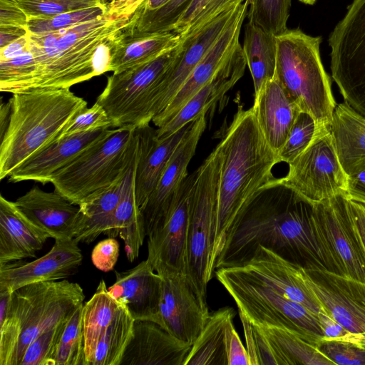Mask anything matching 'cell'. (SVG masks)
I'll return each mask as SVG.
<instances>
[{
  "mask_svg": "<svg viewBox=\"0 0 365 365\" xmlns=\"http://www.w3.org/2000/svg\"><path fill=\"white\" fill-rule=\"evenodd\" d=\"M112 130L97 129L57 140L15 169L8 177L9 181L51 182L52 177L59 170L108 135Z\"/></svg>",
  "mask_w": 365,
  "mask_h": 365,
  "instance_id": "obj_25",
  "label": "cell"
},
{
  "mask_svg": "<svg viewBox=\"0 0 365 365\" xmlns=\"http://www.w3.org/2000/svg\"><path fill=\"white\" fill-rule=\"evenodd\" d=\"M163 277L160 315L163 328L182 342L192 345L210 316L204 304L184 273L160 274Z\"/></svg>",
  "mask_w": 365,
  "mask_h": 365,
  "instance_id": "obj_17",
  "label": "cell"
},
{
  "mask_svg": "<svg viewBox=\"0 0 365 365\" xmlns=\"http://www.w3.org/2000/svg\"><path fill=\"white\" fill-rule=\"evenodd\" d=\"M299 1L305 4L312 5L316 2L317 0H299Z\"/></svg>",
  "mask_w": 365,
  "mask_h": 365,
  "instance_id": "obj_61",
  "label": "cell"
},
{
  "mask_svg": "<svg viewBox=\"0 0 365 365\" xmlns=\"http://www.w3.org/2000/svg\"><path fill=\"white\" fill-rule=\"evenodd\" d=\"M133 15L109 10L94 20L58 31L28 34L31 61L26 66L21 92L68 88L97 76L93 57L98 46L120 35Z\"/></svg>",
  "mask_w": 365,
  "mask_h": 365,
  "instance_id": "obj_2",
  "label": "cell"
},
{
  "mask_svg": "<svg viewBox=\"0 0 365 365\" xmlns=\"http://www.w3.org/2000/svg\"><path fill=\"white\" fill-rule=\"evenodd\" d=\"M255 326L266 337L277 365H334L317 345L292 331L278 327Z\"/></svg>",
  "mask_w": 365,
  "mask_h": 365,
  "instance_id": "obj_37",
  "label": "cell"
},
{
  "mask_svg": "<svg viewBox=\"0 0 365 365\" xmlns=\"http://www.w3.org/2000/svg\"><path fill=\"white\" fill-rule=\"evenodd\" d=\"M28 16L15 0H0V26L27 27Z\"/></svg>",
  "mask_w": 365,
  "mask_h": 365,
  "instance_id": "obj_50",
  "label": "cell"
},
{
  "mask_svg": "<svg viewBox=\"0 0 365 365\" xmlns=\"http://www.w3.org/2000/svg\"><path fill=\"white\" fill-rule=\"evenodd\" d=\"M276 41L275 76L301 111L329 128L336 104L320 57L322 37L288 29Z\"/></svg>",
  "mask_w": 365,
  "mask_h": 365,
  "instance_id": "obj_6",
  "label": "cell"
},
{
  "mask_svg": "<svg viewBox=\"0 0 365 365\" xmlns=\"http://www.w3.org/2000/svg\"><path fill=\"white\" fill-rule=\"evenodd\" d=\"M314 203L274 178L244 206L229 227L215 269L246 263L263 246L304 269H326L314 225Z\"/></svg>",
  "mask_w": 365,
  "mask_h": 365,
  "instance_id": "obj_1",
  "label": "cell"
},
{
  "mask_svg": "<svg viewBox=\"0 0 365 365\" xmlns=\"http://www.w3.org/2000/svg\"><path fill=\"white\" fill-rule=\"evenodd\" d=\"M318 348L334 365H365V350L353 344L322 340Z\"/></svg>",
  "mask_w": 365,
  "mask_h": 365,
  "instance_id": "obj_47",
  "label": "cell"
},
{
  "mask_svg": "<svg viewBox=\"0 0 365 365\" xmlns=\"http://www.w3.org/2000/svg\"><path fill=\"white\" fill-rule=\"evenodd\" d=\"M144 0H115L107 4L108 10L118 14L133 15Z\"/></svg>",
  "mask_w": 365,
  "mask_h": 365,
  "instance_id": "obj_58",
  "label": "cell"
},
{
  "mask_svg": "<svg viewBox=\"0 0 365 365\" xmlns=\"http://www.w3.org/2000/svg\"><path fill=\"white\" fill-rule=\"evenodd\" d=\"M315 120L307 113L300 112L292 125L288 136L277 153L279 161L291 163L310 144L318 128Z\"/></svg>",
  "mask_w": 365,
  "mask_h": 365,
  "instance_id": "obj_42",
  "label": "cell"
},
{
  "mask_svg": "<svg viewBox=\"0 0 365 365\" xmlns=\"http://www.w3.org/2000/svg\"><path fill=\"white\" fill-rule=\"evenodd\" d=\"M29 18H46L93 6L107 5L102 0H15Z\"/></svg>",
  "mask_w": 365,
  "mask_h": 365,
  "instance_id": "obj_44",
  "label": "cell"
},
{
  "mask_svg": "<svg viewBox=\"0 0 365 365\" xmlns=\"http://www.w3.org/2000/svg\"><path fill=\"white\" fill-rule=\"evenodd\" d=\"M28 34L0 48V61L9 60L24 53L28 47Z\"/></svg>",
  "mask_w": 365,
  "mask_h": 365,
  "instance_id": "obj_56",
  "label": "cell"
},
{
  "mask_svg": "<svg viewBox=\"0 0 365 365\" xmlns=\"http://www.w3.org/2000/svg\"><path fill=\"white\" fill-rule=\"evenodd\" d=\"M11 111V104L9 101L7 103L1 101L0 105V138L4 135L9 120Z\"/></svg>",
  "mask_w": 365,
  "mask_h": 365,
  "instance_id": "obj_59",
  "label": "cell"
},
{
  "mask_svg": "<svg viewBox=\"0 0 365 365\" xmlns=\"http://www.w3.org/2000/svg\"><path fill=\"white\" fill-rule=\"evenodd\" d=\"M240 4L224 11L197 29L180 36V53L153 91L148 110L150 122L175 96L197 64L233 19Z\"/></svg>",
  "mask_w": 365,
  "mask_h": 365,
  "instance_id": "obj_15",
  "label": "cell"
},
{
  "mask_svg": "<svg viewBox=\"0 0 365 365\" xmlns=\"http://www.w3.org/2000/svg\"><path fill=\"white\" fill-rule=\"evenodd\" d=\"M83 304L66 321L56 344L51 365H84L82 309Z\"/></svg>",
  "mask_w": 365,
  "mask_h": 365,
  "instance_id": "obj_40",
  "label": "cell"
},
{
  "mask_svg": "<svg viewBox=\"0 0 365 365\" xmlns=\"http://www.w3.org/2000/svg\"><path fill=\"white\" fill-rule=\"evenodd\" d=\"M207 112L193 121L169 160L159 182L140 207L146 236L154 232L164 220L173 198L187 175V166L207 125Z\"/></svg>",
  "mask_w": 365,
  "mask_h": 365,
  "instance_id": "obj_19",
  "label": "cell"
},
{
  "mask_svg": "<svg viewBox=\"0 0 365 365\" xmlns=\"http://www.w3.org/2000/svg\"><path fill=\"white\" fill-rule=\"evenodd\" d=\"M242 49L254 84L256 97L275 73L276 36L259 26L248 22L245 26Z\"/></svg>",
  "mask_w": 365,
  "mask_h": 365,
  "instance_id": "obj_35",
  "label": "cell"
},
{
  "mask_svg": "<svg viewBox=\"0 0 365 365\" xmlns=\"http://www.w3.org/2000/svg\"><path fill=\"white\" fill-rule=\"evenodd\" d=\"M191 123L163 138H158L156 129L150 125L136 128L138 147L134 184L139 208L157 186L169 160L188 131Z\"/></svg>",
  "mask_w": 365,
  "mask_h": 365,
  "instance_id": "obj_27",
  "label": "cell"
},
{
  "mask_svg": "<svg viewBox=\"0 0 365 365\" xmlns=\"http://www.w3.org/2000/svg\"><path fill=\"white\" fill-rule=\"evenodd\" d=\"M232 268L302 304L317 316L327 313L309 287L304 268L263 246H258L243 265Z\"/></svg>",
  "mask_w": 365,
  "mask_h": 365,
  "instance_id": "obj_18",
  "label": "cell"
},
{
  "mask_svg": "<svg viewBox=\"0 0 365 365\" xmlns=\"http://www.w3.org/2000/svg\"><path fill=\"white\" fill-rule=\"evenodd\" d=\"M252 108L265 140L277 155L302 112L299 107L274 74L255 97Z\"/></svg>",
  "mask_w": 365,
  "mask_h": 365,
  "instance_id": "obj_28",
  "label": "cell"
},
{
  "mask_svg": "<svg viewBox=\"0 0 365 365\" xmlns=\"http://www.w3.org/2000/svg\"><path fill=\"white\" fill-rule=\"evenodd\" d=\"M113 128L106 110L97 102L81 110L64 128L58 139L90 130Z\"/></svg>",
  "mask_w": 365,
  "mask_h": 365,
  "instance_id": "obj_46",
  "label": "cell"
},
{
  "mask_svg": "<svg viewBox=\"0 0 365 365\" xmlns=\"http://www.w3.org/2000/svg\"><path fill=\"white\" fill-rule=\"evenodd\" d=\"M19 210L37 227L54 240H71L79 232L83 215L54 190L46 192L34 186L14 202Z\"/></svg>",
  "mask_w": 365,
  "mask_h": 365,
  "instance_id": "obj_24",
  "label": "cell"
},
{
  "mask_svg": "<svg viewBox=\"0 0 365 365\" xmlns=\"http://www.w3.org/2000/svg\"><path fill=\"white\" fill-rule=\"evenodd\" d=\"M197 171L180 184L162 223L148 237V258L159 274H186L190 199Z\"/></svg>",
  "mask_w": 365,
  "mask_h": 365,
  "instance_id": "obj_16",
  "label": "cell"
},
{
  "mask_svg": "<svg viewBox=\"0 0 365 365\" xmlns=\"http://www.w3.org/2000/svg\"><path fill=\"white\" fill-rule=\"evenodd\" d=\"M115 282L108 288L134 320L151 321L163 327L160 302L163 277L146 259L123 272L115 271Z\"/></svg>",
  "mask_w": 365,
  "mask_h": 365,
  "instance_id": "obj_21",
  "label": "cell"
},
{
  "mask_svg": "<svg viewBox=\"0 0 365 365\" xmlns=\"http://www.w3.org/2000/svg\"><path fill=\"white\" fill-rule=\"evenodd\" d=\"M313 203L347 192L348 175L337 155L329 128H318L308 147L291 163L282 178Z\"/></svg>",
  "mask_w": 365,
  "mask_h": 365,
  "instance_id": "obj_13",
  "label": "cell"
},
{
  "mask_svg": "<svg viewBox=\"0 0 365 365\" xmlns=\"http://www.w3.org/2000/svg\"><path fill=\"white\" fill-rule=\"evenodd\" d=\"M314 225L327 270L365 283V253L346 197L336 195L314 203Z\"/></svg>",
  "mask_w": 365,
  "mask_h": 365,
  "instance_id": "obj_12",
  "label": "cell"
},
{
  "mask_svg": "<svg viewBox=\"0 0 365 365\" xmlns=\"http://www.w3.org/2000/svg\"><path fill=\"white\" fill-rule=\"evenodd\" d=\"M83 260L78 243L73 239L55 240L50 251L30 262H9L0 265V289L11 292L27 284L64 279Z\"/></svg>",
  "mask_w": 365,
  "mask_h": 365,
  "instance_id": "obj_20",
  "label": "cell"
},
{
  "mask_svg": "<svg viewBox=\"0 0 365 365\" xmlns=\"http://www.w3.org/2000/svg\"><path fill=\"white\" fill-rule=\"evenodd\" d=\"M331 71L344 102L365 117V0H354L331 33Z\"/></svg>",
  "mask_w": 365,
  "mask_h": 365,
  "instance_id": "obj_11",
  "label": "cell"
},
{
  "mask_svg": "<svg viewBox=\"0 0 365 365\" xmlns=\"http://www.w3.org/2000/svg\"><path fill=\"white\" fill-rule=\"evenodd\" d=\"M120 253V245L114 237L100 241L93 249L91 260L101 271L107 272L113 269Z\"/></svg>",
  "mask_w": 365,
  "mask_h": 365,
  "instance_id": "obj_48",
  "label": "cell"
},
{
  "mask_svg": "<svg viewBox=\"0 0 365 365\" xmlns=\"http://www.w3.org/2000/svg\"><path fill=\"white\" fill-rule=\"evenodd\" d=\"M66 322L41 334L25 349L19 365H51V359Z\"/></svg>",
  "mask_w": 365,
  "mask_h": 365,
  "instance_id": "obj_45",
  "label": "cell"
},
{
  "mask_svg": "<svg viewBox=\"0 0 365 365\" xmlns=\"http://www.w3.org/2000/svg\"><path fill=\"white\" fill-rule=\"evenodd\" d=\"M304 270L322 306L348 332L347 342L365 350V283L318 267Z\"/></svg>",
  "mask_w": 365,
  "mask_h": 365,
  "instance_id": "obj_14",
  "label": "cell"
},
{
  "mask_svg": "<svg viewBox=\"0 0 365 365\" xmlns=\"http://www.w3.org/2000/svg\"><path fill=\"white\" fill-rule=\"evenodd\" d=\"M247 66L241 43H238L212 78L205 84L165 124L156 129V137H168L208 112L222 100L243 76Z\"/></svg>",
  "mask_w": 365,
  "mask_h": 365,
  "instance_id": "obj_23",
  "label": "cell"
},
{
  "mask_svg": "<svg viewBox=\"0 0 365 365\" xmlns=\"http://www.w3.org/2000/svg\"><path fill=\"white\" fill-rule=\"evenodd\" d=\"M49 235L0 195V265L36 256Z\"/></svg>",
  "mask_w": 365,
  "mask_h": 365,
  "instance_id": "obj_29",
  "label": "cell"
},
{
  "mask_svg": "<svg viewBox=\"0 0 365 365\" xmlns=\"http://www.w3.org/2000/svg\"><path fill=\"white\" fill-rule=\"evenodd\" d=\"M239 315L244 329L250 364V365H258L252 325L242 314L239 313Z\"/></svg>",
  "mask_w": 365,
  "mask_h": 365,
  "instance_id": "obj_55",
  "label": "cell"
},
{
  "mask_svg": "<svg viewBox=\"0 0 365 365\" xmlns=\"http://www.w3.org/2000/svg\"><path fill=\"white\" fill-rule=\"evenodd\" d=\"M128 167L110 186L78 206L83 219L81 229L73 238L76 242L91 243L109 229L114 211L123 194Z\"/></svg>",
  "mask_w": 365,
  "mask_h": 365,
  "instance_id": "obj_33",
  "label": "cell"
},
{
  "mask_svg": "<svg viewBox=\"0 0 365 365\" xmlns=\"http://www.w3.org/2000/svg\"><path fill=\"white\" fill-rule=\"evenodd\" d=\"M108 11V6L103 5L46 18H29L27 29L31 34L52 32L94 20Z\"/></svg>",
  "mask_w": 365,
  "mask_h": 365,
  "instance_id": "obj_43",
  "label": "cell"
},
{
  "mask_svg": "<svg viewBox=\"0 0 365 365\" xmlns=\"http://www.w3.org/2000/svg\"><path fill=\"white\" fill-rule=\"evenodd\" d=\"M235 315V310L230 307L210 314L202 331L192 345L184 365H228L225 327L227 321Z\"/></svg>",
  "mask_w": 365,
  "mask_h": 365,
  "instance_id": "obj_34",
  "label": "cell"
},
{
  "mask_svg": "<svg viewBox=\"0 0 365 365\" xmlns=\"http://www.w3.org/2000/svg\"><path fill=\"white\" fill-rule=\"evenodd\" d=\"M84 299L81 285L67 279L33 283L12 292L8 315L0 321V365H19L28 345L67 321Z\"/></svg>",
  "mask_w": 365,
  "mask_h": 365,
  "instance_id": "obj_5",
  "label": "cell"
},
{
  "mask_svg": "<svg viewBox=\"0 0 365 365\" xmlns=\"http://www.w3.org/2000/svg\"><path fill=\"white\" fill-rule=\"evenodd\" d=\"M324 337L322 340L347 342L348 332L328 313L318 315Z\"/></svg>",
  "mask_w": 365,
  "mask_h": 365,
  "instance_id": "obj_53",
  "label": "cell"
},
{
  "mask_svg": "<svg viewBox=\"0 0 365 365\" xmlns=\"http://www.w3.org/2000/svg\"><path fill=\"white\" fill-rule=\"evenodd\" d=\"M102 1L108 4V3L111 2L112 1H115V0H102Z\"/></svg>",
  "mask_w": 365,
  "mask_h": 365,
  "instance_id": "obj_62",
  "label": "cell"
},
{
  "mask_svg": "<svg viewBox=\"0 0 365 365\" xmlns=\"http://www.w3.org/2000/svg\"><path fill=\"white\" fill-rule=\"evenodd\" d=\"M170 0H144L137 8L135 13L142 14L155 10L165 5Z\"/></svg>",
  "mask_w": 365,
  "mask_h": 365,
  "instance_id": "obj_60",
  "label": "cell"
},
{
  "mask_svg": "<svg viewBox=\"0 0 365 365\" xmlns=\"http://www.w3.org/2000/svg\"><path fill=\"white\" fill-rule=\"evenodd\" d=\"M123 32L115 41L112 51L110 71L113 73L145 63L176 46L182 39L174 31L144 35H126Z\"/></svg>",
  "mask_w": 365,
  "mask_h": 365,
  "instance_id": "obj_32",
  "label": "cell"
},
{
  "mask_svg": "<svg viewBox=\"0 0 365 365\" xmlns=\"http://www.w3.org/2000/svg\"><path fill=\"white\" fill-rule=\"evenodd\" d=\"M28 33L27 27L0 26V48L26 35Z\"/></svg>",
  "mask_w": 365,
  "mask_h": 365,
  "instance_id": "obj_57",
  "label": "cell"
},
{
  "mask_svg": "<svg viewBox=\"0 0 365 365\" xmlns=\"http://www.w3.org/2000/svg\"><path fill=\"white\" fill-rule=\"evenodd\" d=\"M221 154L217 146L198 168L190 199L186 275L207 304V287L215 274L212 260Z\"/></svg>",
  "mask_w": 365,
  "mask_h": 365,
  "instance_id": "obj_9",
  "label": "cell"
},
{
  "mask_svg": "<svg viewBox=\"0 0 365 365\" xmlns=\"http://www.w3.org/2000/svg\"><path fill=\"white\" fill-rule=\"evenodd\" d=\"M138 136V135H137ZM138 147L130 160L126 182L120 202L112 217L109 229L103 233L108 237L119 236L124 242V250L129 262H133L146 237L143 219L135 194V170L138 158Z\"/></svg>",
  "mask_w": 365,
  "mask_h": 365,
  "instance_id": "obj_30",
  "label": "cell"
},
{
  "mask_svg": "<svg viewBox=\"0 0 365 365\" xmlns=\"http://www.w3.org/2000/svg\"><path fill=\"white\" fill-rule=\"evenodd\" d=\"M191 346L157 323L135 320L120 365H184Z\"/></svg>",
  "mask_w": 365,
  "mask_h": 365,
  "instance_id": "obj_26",
  "label": "cell"
},
{
  "mask_svg": "<svg viewBox=\"0 0 365 365\" xmlns=\"http://www.w3.org/2000/svg\"><path fill=\"white\" fill-rule=\"evenodd\" d=\"M346 201L353 227L365 253V205L348 198Z\"/></svg>",
  "mask_w": 365,
  "mask_h": 365,
  "instance_id": "obj_52",
  "label": "cell"
},
{
  "mask_svg": "<svg viewBox=\"0 0 365 365\" xmlns=\"http://www.w3.org/2000/svg\"><path fill=\"white\" fill-rule=\"evenodd\" d=\"M346 198L365 205V161L356 165L348 175Z\"/></svg>",
  "mask_w": 365,
  "mask_h": 365,
  "instance_id": "obj_51",
  "label": "cell"
},
{
  "mask_svg": "<svg viewBox=\"0 0 365 365\" xmlns=\"http://www.w3.org/2000/svg\"><path fill=\"white\" fill-rule=\"evenodd\" d=\"M123 307L110 294L101 279L94 294L83 306L84 365H88L98 341Z\"/></svg>",
  "mask_w": 365,
  "mask_h": 365,
  "instance_id": "obj_36",
  "label": "cell"
},
{
  "mask_svg": "<svg viewBox=\"0 0 365 365\" xmlns=\"http://www.w3.org/2000/svg\"><path fill=\"white\" fill-rule=\"evenodd\" d=\"M292 0H249L248 22L277 36L287 30Z\"/></svg>",
  "mask_w": 365,
  "mask_h": 365,
  "instance_id": "obj_41",
  "label": "cell"
},
{
  "mask_svg": "<svg viewBox=\"0 0 365 365\" xmlns=\"http://www.w3.org/2000/svg\"><path fill=\"white\" fill-rule=\"evenodd\" d=\"M249 0L238 6L228 26L197 64L184 85L168 106L152 122L158 128L170 120L180 109L206 84L240 43L242 24L247 17Z\"/></svg>",
  "mask_w": 365,
  "mask_h": 365,
  "instance_id": "obj_22",
  "label": "cell"
},
{
  "mask_svg": "<svg viewBox=\"0 0 365 365\" xmlns=\"http://www.w3.org/2000/svg\"><path fill=\"white\" fill-rule=\"evenodd\" d=\"M181 41L142 65L113 73L97 98L107 112L113 128L150 125L148 110L159 81L178 56Z\"/></svg>",
  "mask_w": 365,
  "mask_h": 365,
  "instance_id": "obj_10",
  "label": "cell"
},
{
  "mask_svg": "<svg viewBox=\"0 0 365 365\" xmlns=\"http://www.w3.org/2000/svg\"><path fill=\"white\" fill-rule=\"evenodd\" d=\"M10 120L0 138V179L57 140L87 102L69 88L13 93Z\"/></svg>",
  "mask_w": 365,
  "mask_h": 365,
  "instance_id": "obj_4",
  "label": "cell"
},
{
  "mask_svg": "<svg viewBox=\"0 0 365 365\" xmlns=\"http://www.w3.org/2000/svg\"><path fill=\"white\" fill-rule=\"evenodd\" d=\"M210 0H192L187 10L175 25L173 31L182 35Z\"/></svg>",
  "mask_w": 365,
  "mask_h": 365,
  "instance_id": "obj_54",
  "label": "cell"
},
{
  "mask_svg": "<svg viewBox=\"0 0 365 365\" xmlns=\"http://www.w3.org/2000/svg\"><path fill=\"white\" fill-rule=\"evenodd\" d=\"M215 275L251 324L289 330L317 346L321 342L319 317L302 304L232 267L217 269Z\"/></svg>",
  "mask_w": 365,
  "mask_h": 365,
  "instance_id": "obj_8",
  "label": "cell"
},
{
  "mask_svg": "<svg viewBox=\"0 0 365 365\" xmlns=\"http://www.w3.org/2000/svg\"><path fill=\"white\" fill-rule=\"evenodd\" d=\"M137 143L136 128H115L52 177L54 190L79 206L124 174Z\"/></svg>",
  "mask_w": 365,
  "mask_h": 365,
  "instance_id": "obj_7",
  "label": "cell"
},
{
  "mask_svg": "<svg viewBox=\"0 0 365 365\" xmlns=\"http://www.w3.org/2000/svg\"><path fill=\"white\" fill-rule=\"evenodd\" d=\"M329 130L339 161L349 175L365 161V117L344 101L335 108Z\"/></svg>",
  "mask_w": 365,
  "mask_h": 365,
  "instance_id": "obj_31",
  "label": "cell"
},
{
  "mask_svg": "<svg viewBox=\"0 0 365 365\" xmlns=\"http://www.w3.org/2000/svg\"><path fill=\"white\" fill-rule=\"evenodd\" d=\"M192 0H170L163 6L148 12L134 13L126 35H144L173 31L176 23Z\"/></svg>",
  "mask_w": 365,
  "mask_h": 365,
  "instance_id": "obj_39",
  "label": "cell"
},
{
  "mask_svg": "<svg viewBox=\"0 0 365 365\" xmlns=\"http://www.w3.org/2000/svg\"><path fill=\"white\" fill-rule=\"evenodd\" d=\"M134 321L123 307L98 341L88 365H120Z\"/></svg>",
  "mask_w": 365,
  "mask_h": 365,
  "instance_id": "obj_38",
  "label": "cell"
},
{
  "mask_svg": "<svg viewBox=\"0 0 365 365\" xmlns=\"http://www.w3.org/2000/svg\"><path fill=\"white\" fill-rule=\"evenodd\" d=\"M230 318L225 327V346L228 365H250L247 349L243 346Z\"/></svg>",
  "mask_w": 365,
  "mask_h": 365,
  "instance_id": "obj_49",
  "label": "cell"
},
{
  "mask_svg": "<svg viewBox=\"0 0 365 365\" xmlns=\"http://www.w3.org/2000/svg\"><path fill=\"white\" fill-rule=\"evenodd\" d=\"M217 146L221 154V168L213 242L214 265L232 222L253 195L274 178L272 171L279 163L261 132L252 107L245 110L238 106Z\"/></svg>",
  "mask_w": 365,
  "mask_h": 365,
  "instance_id": "obj_3",
  "label": "cell"
}]
</instances>
